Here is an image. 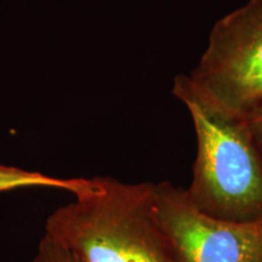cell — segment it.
Here are the masks:
<instances>
[{
    "label": "cell",
    "instance_id": "5b68a950",
    "mask_svg": "<svg viewBox=\"0 0 262 262\" xmlns=\"http://www.w3.org/2000/svg\"><path fill=\"white\" fill-rule=\"evenodd\" d=\"M89 179H61L44 175L38 171H28L15 166L0 164V193L29 187L61 188L78 194L86 188Z\"/></svg>",
    "mask_w": 262,
    "mask_h": 262
},
{
    "label": "cell",
    "instance_id": "7a4b0ae2",
    "mask_svg": "<svg viewBox=\"0 0 262 262\" xmlns=\"http://www.w3.org/2000/svg\"><path fill=\"white\" fill-rule=\"evenodd\" d=\"M152 188L89 179L73 202L49 216L45 237L78 262H178L153 215Z\"/></svg>",
    "mask_w": 262,
    "mask_h": 262
},
{
    "label": "cell",
    "instance_id": "277c9868",
    "mask_svg": "<svg viewBox=\"0 0 262 262\" xmlns=\"http://www.w3.org/2000/svg\"><path fill=\"white\" fill-rule=\"evenodd\" d=\"M152 210L178 262H262V219L214 217L170 182L153 183Z\"/></svg>",
    "mask_w": 262,
    "mask_h": 262
},
{
    "label": "cell",
    "instance_id": "52a82bcc",
    "mask_svg": "<svg viewBox=\"0 0 262 262\" xmlns=\"http://www.w3.org/2000/svg\"><path fill=\"white\" fill-rule=\"evenodd\" d=\"M249 118V122H250L251 129L254 131V135L256 137V141L260 147L261 153H262V108L256 111V112L251 114Z\"/></svg>",
    "mask_w": 262,
    "mask_h": 262
},
{
    "label": "cell",
    "instance_id": "3957f363",
    "mask_svg": "<svg viewBox=\"0 0 262 262\" xmlns=\"http://www.w3.org/2000/svg\"><path fill=\"white\" fill-rule=\"evenodd\" d=\"M187 75L228 112L248 118L262 108V0H249L216 21Z\"/></svg>",
    "mask_w": 262,
    "mask_h": 262
},
{
    "label": "cell",
    "instance_id": "8992f818",
    "mask_svg": "<svg viewBox=\"0 0 262 262\" xmlns=\"http://www.w3.org/2000/svg\"><path fill=\"white\" fill-rule=\"evenodd\" d=\"M32 262H77L68 254L61 251H45L38 254Z\"/></svg>",
    "mask_w": 262,
    "mask_h": 262
},
{
    "label": "cell",
    "instance_id": "6da1fadb",
    "mask_svg": "<svg viewBox=\"0 0 262 262\" xmlns=\"http://www.w3.org/2000/svg\"><path fill=\"white\" fill-rule=\"evenodd\" d=\"M172 94L187 108L196 136L186 189L193 204L222 220L262 219V153L249 118L219 106L187 74L176 75Z\"/></svg>",
    "mask_w": 262,
    "mask_h": 262
}]
</instances>
